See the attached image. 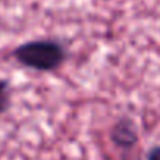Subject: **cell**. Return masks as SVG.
I'll list each match as a JSON object with an SVG mask.
<instances>
[{
    "label": "cell",
    "mask_w": 160,
    "mask_h": 160,
    "mask_svg": "<svg viewBox=\"0 0 160 160\" xmlns=\"http://www.w3.org/2000/svg\"><path fill=\"white\" fill-rule=\"evenodd\" d=\"M11 106V84L8 79L0 78V115L8 112Z\"/></svg>",
    "instance_id": "obj_3"
},
{
    "label": "cell",
    "mask_w": 160,
    "mask_h": 160,
    "mask_svg": "<svg viewBox=\"0 0 160 160\" xmlns=\"http://www.w3.org/2000/svg\"><path fill=\"white\" fill-rule=\"evenodd\" d=\"M106 2H107V0H106Z\"/></svg>",
    "instance_id": "obj_5"
},
{
    "label": "cell",
    "mask_w": 160,
    "mask_h": 160,
    "mask_svg": "<svg viewBox=\"0 0 160 160\" xmlns=\"http://www.w3.org/2000/svg\"><path fill=\"white\" fill-rule=\"evenodd\" d=\"M12 58L25 68L48 73L58 70L67 59L64 45L53 39H36L14 48Z\"/></svg>",
    "instance_id": "obj_1"
},
{
    "label": "cell",
    "mask_w": 160,
    "mask_h": 160,
    "mask_svg": "<svg viewBox=\"0 0 160 160\" xmlns=\"http://www.w3.org/2000/svg\"><path fill=\"white\" fill-rule=\"evenodd\" d=\"M110 140L117 148L123 151L132 149L138 140L135 123L128 117H121L110 129Z\"/></svg>",
    "instance_id": "obj_2"
},
{
    "label": "cell",
    "mask_w": 160,
    "mask_h": 160,
    "mask_svg": "<svg viewBox=\"0 0 160 160\" xmlns=\"http://www.w3.org/2000/svg\"><path fill=\"white\" fill-rule=\"evenodd\" d=\"M146 160H160V145L152 146L148 154H146Z\"/></svg>",
    "instance_id": "obj_4"
}]
</instances>
